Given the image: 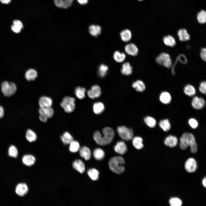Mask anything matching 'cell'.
<instances>
[{
	"label": "cell",
	"instance_id": "18",
	"mask_svg": "<svg viewBox=\"0 0 206 206\" xmlns=\"http://www.w3.org/2000/svg\"><path fill=\"white\" fill-rule=\"evenodd\" d=\"M163 40L165 45L171 47H174L177 43L174 37L171 35L165 36L163 37Z\"/></svg>",
	"mask_w": 206,
	"mask_h": 206
},
{
	"label": "cell",
	"instance_id": "8",
	"mask_svg": "<svg viewBox=\"0 0 206 206\" xmlns=\"http://www.w3.org/2000/svg\"><path fill=\"white\" fill-rule=\"evenodd\" d=\"M191 104L194 109L200 110L203 109L205 106V102L203 98L195 96L193 98Z\"/></svg>",
	"mask_w": 206,
	"mask_h": 206
},
{
	"label": "cell",
	"instance_id": "45",
	"mask_svg": "<svg viewBox=\"0 0 206 206\" xmlns=\"http://www.w3.org/2000/svg\"><path fill=\"white\" fill-rule=\"evenodd\" d=\"M108 70V67L107 66L102 64L100 66L98 69V74L101 77H104L106 75Z\"/></svg>",
	"mask_w": 206,
	"mask_h": 206
},
{
	"label": "cell",
	"instance_id": "39",
	"mask_svg": "<svg viewBox=\"0 0 206 206\" xmlns=\"http://www.w3.org/2000/svg\"><path fill=\"white\" fill-rule=\"evenodd\" d=\"M87 173L93 181H96L99 178V171L95 169H89Z\"/></svg>",
	"mask_w": 206,
	"mask_h": 206
},
{
	"label": "cell",
	"instance_id": "24",
	"mask_svg": "<svg viewBox=\"0 0 206 206\" xmlns=\"http://www.w3.org/2000/svg\"><path fill=\"white\" fill-rule=\"evenodd\" d=\"M89 30L92 36L97 37L101 33V28L98 25H91L89 27Z\"/></svg>",
	"mask_w": 206,
	"mask_h": 206
},
{
	"label": "cell",
	"instance_id": "10",
	"mask_svg": "<svg viewBox=\"0 0 206 206\" xmlns=\"http://www.w3.org/2000/svg\"><path fill=\"white\" fill-rule=\"evenodd\" d=\"M28 188L27 185L25 183H20L16 187L15 192L16 194L20 197H23L28 193Z\"/></svg>",
	"mask_w": 206,
	"mask_h": 206
},
{
	"label": "cell",
	"instance_id": "54",
	"mask_svg": "<svg viewBox=\"0 0 206 206\" xmlns=\"http://www.w3.org/2000/svg\"><path fill=\"white\" fill-rule=\"evenodd\" d=\"M77 1L80 4L83 5L87 4L89 0H77Z\"/></svg>",
	"mask_w": 206,
	"mask_h": 206
},
{
	"label": "cell",
	"instance_id": "52",
	"mask_svg": "<svg viewBox=\"0 0 206 206\" xmlns=\"http://www.w3.org/2000/svg\"><path fill=\"white\" fill-rule=\"evenodd\" d=\"M48 118L46 116L40 114L39 116V119L41 122H46L47 121Z\"/></svg>",
	"mask_w": 206,
	"mask_h": 206
},
{
	"label": "cell",
	"instance_id": "4",
	"mask_svg": "<svg viewBox=\"0 0 206 206\" xmlns=\"http://www.w3.org/2000/svg\"><path fill=\"white\" fill-rule=\"evenodd\" d=\"M1 90L4 96L9 97L16 93L17 87L14 83L5 81L1 84Z\"/></svg>",
	"mask_w": 206,
	"mask_h": 206
},
{
	"label": "cell",
	"instance_id": "7",
	"mask_svg": "<svg viewBox=\"0 0 206 206\" xmlns=\"http://www.w3.org/2000/svg\"><path fill=\"white\" fill-rule=\"evenodd\" d=\"M185 168L186 170L189 173L195 172L197 169V164L195 159L193 158L188 159L185 161Z\"/></svg>",
	"mask_w": 206,
	"mask_h": 206
},
{
	"label": "cell",
	"instance_id": "13",
	"mask_svg": "<svg viewBox=\"0 0 206 206\" xmlns=\"http://www.w3.org/2000/svg\"><path fill=\"white\" fill-rule=\"evenodd\" d=\"M178 142V139L176 136L170 135L166 138L164 142L166 146L171 148H173L177 146Z\"/></svg>",
	"mask_w": 206,
	"mask_h": 206
},
{
	"label": "cell",
	"instance_id": "56",
	"mask_svg": "<svg viewBox=\"0 0 206 206\" xmlns=\"http://www.w3.org/2000/svg\"><path fill=\"white\" fill-rule=\"evenodd\" d=\"M202 184L204 187H206V177L204 178L202 181Z\"/></svg>",
	"mask_w": 206,
	"mask_h": 206
},
{
	"label": "cell",
	"instance_id": "30",
	"mask_svg": "<svg viewBox=\"0 0 206 206\" xmlns=\"http://www.w3.org/2000/svg\"><path fill=\"white\" fill-rule=\"evenodd\" d=\"M120 35L122 41L125 42L130 41L132 37L131 32L128 29H126L120 32Z\"/></svg>",
	"mask_w": 206,
	"mask_h": 206
},
{
	"label": "cell",
	"instance_id": "34",
	"mask_svg": "<svg viewBox=\"0 0 206 206\" xmlns=\"http://www.w3.org/2000/svg\"><path fill=\"white\" fill-rule=\"evenodd\" d=\"M160 128L165 132H167L171 128V125L169 120L167 119L161 120L159 122Z\"/></svg>",
	"mask_w": 206,
	"mask_h": 206
},
{
	"label": "cell",
	"instance_id": "5",
	"mask_svg": "<svg viewBox=\"0 0 206 206\" xmlns=\"http://www.w3.org/2000/svg\"><path fill=\"white\" fill-rule=\"evenodd\" d=\"M118 133L122 139L127 141L132 139L133 136V130L124 126H120L117 129Z\"/></svg>",
	"mask_w": 206,
	"mask_h": 206
},
{
	"label": "cell",
	"instance_id": "33",
	"mask_svg": "<svg viewBox=\"0 0 206 206\" xmlns=\"http://www.w3.org/2000/svg\"><path fill=\"white\" fill-rule=\"evenodd\" d=\"M93 155L94 158L97 160H101L104 157L105 154L104 151L101 148H96L93 152Z\"/></svg>",
	"mask_w": 206,
	"mask_h": 206
},
{
	"label": "cell",
	"instance_id": "6",
	"mask_svg": "<svg viewBox=\"0 0 206 206\" xmlns=\"http://www.w3.org/2000/svg\"><path fill=\"white\" fill-rule=\"evenodd\" d=\"M183 134L188 140L191 152L196 153L197 151L198 146L194 135L191 133L185 132Z\"/></svg>",
	"mask_w": 206,
	"mask_h": 206
},
{
	"label": "cell",
	"instance_id": "27",
	"mask_svg": "<svg viewBox=\"0 0 206 206\" xmlns=\"http://www.w3.org/2000/svg\"><path fill=\"white\" fill-rule=\"evenodd\" d=\"M183 91L186 95L189 96H193L196 93L195 87L191 84L186 85L184 88Z\"/></svg>",
	"mask_w": 206,
	"mask_h": 206
},
{
	"label": "cell",
	"instance_id": "1",
	"mask_svg": "<svg viewBox=\"0 0 206 206\" xmlns=\"http://www.w3.org/2000/svg\"><path fill=\"white\" fill-rule=\"evenodd\" d=\"M103 135L102 136L98 131H96L93 135V138L98 144L105 146L110 144L112 141L114 136V130L111 128L107 127L102 130Z\"/></svg>",
	"mask_w": 206,
	"mask_h": 206
},
{
	"label": "cell",
	"instance_id": "43",
	"mask_svg": "<svg viewBox=\"0 0 206 206\" xmlns=\"http://www.w3.org/2000/svg\"><path fill=\"white\" fill-rule=\"evenodd\" d=\"M197 19L199 23L201 24L205 23L206 21V12L203 10H201L197 15Z\"/></svg>",
	"mask_w": 206,
	"mask_h": 206
},
{
	"label": "cell",
	"instance_id": "2",
	"mask_svg": "<svg viewBox=\"0 0 206 206\" xmlns=\"http://www.w3.org/2000/svg\"><path fill=\"white\" fill-rule=\"evenodd\" d=\"M125 161L122 157L120 156H115L112 157L108 162L109 168L114 173L121 174L125 171V169L123 166Z\"/></svg>",
	"mask_w": 206,
	"mask_h": 206
},
{
	"label": "cell",
	"instance_id": "16",
	"mask_svg": "<svg viewBox=\"0 0 206 206\" xmlns=\"http://www.w3.org/2000/svg\"><path fill=\"white\" fill-rule=\"evenodd\" d=\"M177 35L179 40L182 42L188 41L190 39V36L185 29H179L177 32Z\"/></svg>",
	"mask_w": 206,
	"mask_h": 206
},
{
	"label": "cell",
	"instance_id": "38",
	"mask_svg": "<svg viewBox=\"0 0 206 206\" xmlns=\"http://www.w3.org/2000/svg\"><path fill=\"white\" fill-rule=\"evenodd\" d=\"M86 91V89L80 86L76 87L74 91L76 96L80 99H82L85 98Z\"/></svg>",
	"mask_w": 206,
	"mask_h": 206
},
{
	"label": "cell",
	"instance_id": "36",
	"mask_svg": "<svg viewBox=\"0 0 206 206\" xmlns=\"http://www.w3.org/2000/svg\"><path fill=\"white\" fill-rule=\"evenodd\" d=\"M25 137L27 140L30 142L35 141L37 138L36 134L34 131L30 129H28L27 130Z\"/></svg>",
	"mask_w": 206,
	"mask_h": 206
},
{
	"label": "cell",
	"instance_id": "31",
	"mask_svg": "<svg viewBox=\"0 0 206 206\" xmlns=\"http://www.w3.org/2000/svg\"><path fill=\"white\" fill-rule=\"evenodd\" d=\"M60 139L64 144H69L74 140L71 135L67 132H64L61 136Z\"/></svg>",
	"mask_w": 206,
	"mask_h": 206
},
{
	"label": "cell",
	"instance_id": "21",
	"mask_svg": "<svg viewBox=\"0 0 206 206\" xmlns=\"http://www.w3.org/2000/svg\"><path fill=\"white\" fill-rule=\"evenodd\" d=\"M159 99L160 101L165 104H169L172 100L171 96L170 94L166 91L163 92L160 94Z\"/></svg>",
	"mask_w": 206,
	"mask_h": 206
},
{
	"label": "cell",
	"instance_id": "41",
	"mask_svg": "<svg viewBox=\"0 0 206 206\" xmlns=\"http://www.w3.org/2000/svg\"><path fill=\"white\" fill-rule=\"evenodd\" d=\"M169 57H171V56L169 54L163 52L160 53L156 57L155 61L158 64L162 66L163 61L165 59Z\"/></svg>",
	"mask_w": 206,
	"mask_h": 206
},
{
	"label": "cell",
	"instance_id": "26",
	"mask_svg": "<svg viewBox=\"0 0 206 206\" xmlns=\"http://www.w3.org/2000/svg\"><path fill=\"white\" fill-rule=\"evenodd\" d=\"M132 68L128 62L124 63L122 66L121 72L124 75L129 76L132 73Z\"/></svg>",
	"mask_w": 206,
	"mask_h": 206
},
{
	"label": "cell",
	"instance_id": "28",
	"mask_svg": "<svg viewBox=\"0 0 206 206\" xmlns=\"http://www.w3.org/2000/svg\"><path fill=\"white\" fill-rule=\"evenodd\" d=\"M37 71L33 69H30L27 70L25 74L26 79L29 81L34 80L37 78Z\"/></svg>",
	"mask_w": 206,
	"mask_h": 206
},
{
	"label": "cell",
	"instance_id": "50",
	"mask_svg": "<svg viewBox=\"0 0 206 206\" xmlns=\"http://www.w3.org/2000/svg\"><path fill=\"white\" fill-rule=\"evenodd\" d=\"M199 91L202 94H205L206 93V82L205 81L201 82L199 88Z\"/></svg>",
	"mask_w": 206,
	"mask_h": 206
},
{
	"label": "cell",
	"instance_id": "14",
	"mask_svg": "<svg viewBox=\"0 0 206 206\" xmlns=\"http://www.w3.org/2000/svg\"><path fill=\"white\" fill-rule=\"evenodd\" d=\"M124 49L128 54L133 56H136L138 52V48L133 43H130L126 45L124 47Z\"/></svg>",
	"mask_w": 206,
	"mask_h": 206
},
{
	"label": "cell",
	"instance_id": "49",
	"mask_svg": "<svg viewBox=\"0 0 206 206\" xmlns=\"http://www.w3.org/2000/svg\"><path fill=\"white\" fill-rule=\"evenodd\" d=\"M188 123L190 126L193 129H195L198 126V122L197 120L194 118L190 119L189 120Z\"/></svg>",
	"mask_w": 206,
	"mask_h": 206
},
{
	"label": "cell",
	"instance_id": "17",
	"mask_svg": "<svg viewBox=\"0 0 206 206\" xmlns=\"http://www.w3.org/2000/svg\"><path fill=\"white\" fill-rule=\"evenodd\" d=\"M81 157L86 160H89L91 157V152L90 149L86 146L80 147L79 150Z\"/></svg>",
	"mask_w": 206,
	"mask_h": 206
},
{
	"label": "cell",
	"instance_id": "19",
	"mask_svg": "<svg viewBox=\"0 0 206 206\" xmlns=\"http://www.w3.org/2000/svg\"><path fill=\"white\" fill-rule=\"evenodd\" d=\"M39 112L40 114L45 115L48 118L52 117L54 113V109L51 107L46 108L40 107Z\"/></svg>",
	"mask_w": 206,
	"mask_h": 206
},
{
	"label": "cell",
	"instance_id": "9",
	"mask_svg": "<svg viewBox=\"0 0 206 206\" xmlns=\"http://www.w3.org/2000/svg\"><path fill=\"white\" fill-rule=\"evenodd\" d=\"M87 94L88 97L92 99L98 98L101 94V88L98 85H94L91 89L88 91Z\"/></svg>",
	"mask_w": 206,
	"mask_h": 206
},
{
	"label": "cell",
	"instance_id": "37",
	"mask_svg": "<svg viewBox=\"0 0 206 206\" xmlns=\"http://www.w3.org/2000/svg\"><path fill=\"white\" fill-rule=\"evenodd\" d=\"M93 110L96 114H100L104 110V104L101 102H96L93 105Z\"/></svg>",
	"mask_w": 206,
	"mask_h": 206
},
{
	"label": "cell",
	"instance_id": "46",
	"mask_svg": "<svg viewBox=\"0 0 206 206\" xmlns=\"http://www.w3.org/2000/svg\"><path fill=\"white\" fill-rule=\"evenodd\" d=\"M169 203L171 206H181L182 204L181 200L177 197H173L170 199Z\"/></svg>",
	"mask_w": 206,
	"mask_h": 206
},
{
	"label": "cell",
	"instance_id": "25",
	"mask_svg": "<svg viewBox=\"0 0 206 206\" xmlns=\"http://www.w3.org/2000/svg\"><path fill=\"white\" fill-rule=\"evenodd\" d=\"M132 86L138 92H143L146 89V86L144 82L140 80L134 82Z\"/></svg>",
	"mask_w": 206,
	"mask_h": 206
},
{
	"label": "cell",
	"instance_id": "42",
	"mask_svg": "<svg viewBox=\"0 0 206 206\" xmlns=\"http://www.w3.org/2000/svg\"><path fill=\"white\" fill-rule=\"evenodd\" d=\"M69 144V150L71 152L75 153L79 150L80 146L79 143L77 141L73 140Z\"/></svg>",
	"mask_w": 206,
	"mask_h": 206
},
{
	"label": "cell",
	"instance_id": "32",
	"mask_svg": "<svg viewBox=\"0 0 206 206\" xmlns=\"http://www.w3.org/2000/svg\"><path fill=\"white\" fill-rule=\"evenodd\" d=\"M142 142V138L139 136L135 137L132 140V144L138 150L141 149L143 147Z\"/></svg>",
	"mask_w": 206,
	"mask_h": 206
},
{
	"label": "cell",
	"instance_id": "12",
	"mask_svg": "<svg viewBox=\"0 0 206 206\" xmlns=\"http://www.w3.org/2000/svg\"><path fill=\"white\" fill-rule=\"evenodd\" d=\"M114 149L116 152L120 155L124 154L127 150L126 144L122 141L118 142L114 146Z\"/></svg>",
	"mask_w": 206,
	"mask_h": 206
},
{
	"label": "cell",
	"instance_id": "47",
	"mask_svg": "<svg viewBox=\"0 0 206 206\" xmlns=\"http://www.w3.org/2000/svg\"><path fill=\"white\" fill-rule=\"evenodd\" d=\"M172 61L171 57L164 60L162 62V66L167 68H170L172 67Z\"/></svg>",
	"mask_w": 206,
	"mask_h": 206
},
{
	"label": "cell",
	"instance_id": "40",
	"mask_svg": "<svg viewBox=\"0 0 206 206\" xmlns=\"http://www.w3.org/2000/svg\"><path fill=\"white\" fill-rule=\"evenodd\" d=\"M144 120L146 124L150 128H154L157 124L155 119L150 116H146L144 118Z\"/></svg>",
	"mask_w": 206,
	"mask_h": 206
},
{
	"label": "cell",
	"instance_id": "57",
	"mask_svg": "<svg viewBox=\"0 0 206 206\" xmlns=\"http://www.w3.org/2000/svg\"><path fill=\"white\" fill-rule=\"evenodd\" d=\"M138 0L140 1H143V0Z\"/></svg>",
	"mask_w": 206,
	"mask_h": 206
},
{
	"label": "cell",
	"instance_id": "51",
	"mask_svg": "<svg viewBox=\"0 0 206 206\" xmlns=\"http://www.w3.org/2000/svg\"><path fill=\"white\" fill-rule=\"evenodd\" d=\"M200 56L201 60L205 62L206 61V48L205 47L201 48Z\"/></svg>",
	"mask_w": 206,
	"mask_h": 206
},
{
	"label": "cell",
	"instance_id": "44",
	"mask_svg": "<svg viewBox=\"0 0 206 206\" xmlns=\"http://www.w3.org/2000/svg\"><path fill=\"white\" fill-rule=\"evenodd\" d=\"M18 151L17 148L13 145L10 146L8 149L9 155L12 157L16 158L18 155Z\"/></svg>",
	"mask_w": 206,
	"mask_h": 206
},
{
	"label": "cell",
	"instance_id": "29",
	"mask_svg": "<svg viewBox=\"0 0 206 206\" xmlns=\"http://www.w3.org/2000/svg\"><path fill=\"white\" fill-rule=\"evenodd\" d=\"M179 146L180 148L183 150H186L189 146L188 140L183 134L180 138Z\"/></svg>",
	"mask_w": 206,
	"mask_h": 206
},
{
	"label": "cell",
	"instance_id": "35",
	"mask_svg": "<svg viewBox=\"0 0 206 206\" xmlns=\"http://www.w3.org/2000/svg\"><path fill=\"white\" fill-rule=\"evenodd\" d=\"M113 57L116 62L121 63L126 58V56L124 53H121L119 51H116L114 53Z\"/></svg>",
	"mask_w": 206,
	"mask_h": 206
},
{
	"label": "cell",
	"instance_id": "20",
	"mask_svg": "<svg viewBox=\"0 0 206 206\" xmlns=\"http://www.w3.org/2000/svg\"><path fill=\"white\" fill-rule=\"evenodd\" d=\"M22 160L24 164L27 166H30L35 163L36 159L32 155L26 154L23 156Z\"/></svg>",
	"mask_w": 206,
	"mask_h": 206
},
{
	"label": "cell",
	"instance_id": "23",
	"mask_svg": "<svg viewBox=\"0 0 206 206\" xmlns=\"http://www.w3.org/2000/svg\"><path fill=\"white\" fill-rule=\"evenodd\" d=\"M13 23L11 26L12 30L16 33H20L23 27L22 23L19 20L16 19L13 21Z\"/></svg>",
	"mask_w": 206,
	"mask_h": 206
},
{
	"label": "cell",
	"instance_id": "48",
	"mask_svg": "<svg viewBox=\"0 0 206 206\" xmlns=\"http://www.w3.org/2000/svg\"><path fill=\"white\" fill-rule=\"evenodd\" d=\"M176 60L180 62V63L183 64H187L188 62L186 56L183 54L179 55L176 58Z\"/></svg>",
	"mask_w": 206,
	"mask_h": 206
},
{
	"label": "cell",
	"instance_id": "11",
	"mask_svg": "<svg viewBox=\"0 0 206 206\" xmlns=\"http://www.w3.org/2000/svg\"><path fill=\"white\" fill-rule=\"evenodd\" d=\"M74 0H54L55 5L60 8L67 9L72 5Z\"/></svg>",
	"mask_w": 206,
	"mask_h": 206
},
{
	"label": "cell",
	"instance_id": "3",
	"mask_svg": "<svg viewBox=\"0 0 206 206\" xmlns=\"http://www.w3.org/2000/svg\"><path fill=\"white\" fill-rule=\"evenodd\" d=\"M75 100L72 97L66 96L63 99L60 105L66 113H70L74 110L76 105Z\"/></svg>",
	"mask_w": 206,
	"mask_h": 206
},
{
	"label": "cell",
	"instance_id": "55",
	"mask_svg": "<svg viewBox=\"0 0 206 206\" xmlns=\"http://www.w3.org/2000/svg\"><path fill=\"white\" fill-rule=\"evenodd\" d=\"M11 0H0V2L3 4H7L10 3Z\"/></svg>",
	"mask_w": 206,
	"mask_h": 206
},
{
	"label": "cell",
	"instance_id": "22",
	"mask_svg": "<svg viewBox=\"0 0 206 206\" xmlns=\"http://www.w3.org/2000/svg\"><path fill=\"white\" fill-rule=\"evenodd\" d=\"M73 167L81 173H83L85 171V166L84 163L80 160H77L72 163Z\"/></svg>",
	"mask_w": 206,
	"mask_h": 206
},
{
	"label": "cell",
	"instance_id": "15",
	"mask_svg": "<svg viewBox=\"0 0 206 206\" xmlns=\"http://www.w3.org/2000/svg\"><path fill=\"white\" fill-rule=\"evenodd\" d=\"M52 103L51 98L47 96H41L39 99V104L40 107H51Z\"/></svg>",
	"mask_w": 206,
	"mask_h": 206
},
{
	"label": "cell",
	"instance_id": "53",
	"mask_svg": "<svg viewBox=\"0 0 206 206\" xmlns=\"http://www.w3.org/2000/svg\"><path fill=\"white\" fill-rule=\"evenodd\" d=\"M4 115V110L3 108L0 106V119L2 118Z\"/></svg>",
	"mask_w": 206,
	"mask_h": 206
}]
</instances>
